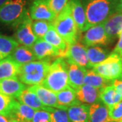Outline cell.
Segmentation results:
<instances>
[{
	"mask_svg": "<svg viewBox=\"0 0 122 122\" xmlns=\"http://www.w3.org/2000/svg\"><path fill=\"white\" fill-rule=\"evenodd\" d=\"M119 0H81L86 17V30L102 24L117 12Z\"/></svg>",
	"mask_w": 122,
	"mask_h": 122,
	"instance_id": "6da1fadb",
	"label": "cell"
},
{
	"mask_svg": "<svg viewBox=\"0 0 122 122\" xmlns=\"http://www.w3.org/2000/svg\"><path fill=\"white\" fill-rule=\"evenodd\" d=\"M41 85L55 93L69 86L68 63L65 58L58 57L51 63Z\"/></svg>",
	"mask_w": 122,
	"mask_h": 122,
	"instance_id": "7a4b0ae2",
	"label": "cell"
},
{
	"mask_svg": "<svg viewBox=\"0 0 122 122\" xmlns=\"http://www.w3.org/2000/svg\"><path fill=\"white\" fill-rule=\"evenodd\" d=\"M52 25L68 45L74 44L78 41L79 30L72 16L69 1L56 16L52 22Z\"/></svg>",
	"mask_w": 122,
	"mask_h": 122,
	"instance_id": "3957f363",
	"label": "cell"
},
{
	"mask_svg": "<svg viewBox=\"0 0 122 122\" xmlns=\"http://www.w3.org/2000/svg\"><path fill=\"white\" fill-rule=\"evenodd\" d=\"M51 63L50 58H47L21 65L18 78L22 83L29 86L41 85Z\"/></svg>",
	"mask_w": 122,
	"mask_h": 122,
	"instance_id": "277c9868",
	"label": "cell"
},
{
	"mask_svg": "<svg viewBox=\"0 0 122 122\" xmlns=\"http://www.w3.org/2000/svg\"><path fill=\"white\" fill-rule=\"evenodd\" d=\"M28 0H8L0 7V22L17 26L29 14Z\"/></svg>",
	"mask_w": 122,
	"mask_h": 122,
	"instance_id": "5b68a950",
	"label": "cell"
},
{
	"mask_svg": "<svg viewBox=\"0 0 122 122\" xmlns=\"http://www.w3.org/2000/svg\"><path fill=\"white\" fill-rule=\"evenodd\" d=\"M96 73L105 78L113 81L119 79L122 72V61L116 53L110 54L105 61L92 68Z\"/></svg>",
	"mask_w": 122,
	"mask_h": 122,
	"instance_id": "8992f818",
	"label": "cell"
},
{
	"mask_svg": "<svg viewBox=\"0 0 122 122\" xmlns=\"http://www.w3.org/2000/svg\"><path fill=\"white\" fill-rule=\"evenodd\" d=\"M68 63H75L86 69H90L87 58V47L78 41L69 45L64 56Z\"/></svg>",
	"mask_w": 122,
	"mask_h": 122,
	"instance_id": "52a82bcc",
	"label": "cell"
},
{
	"mask_svg": "<svg viewBox=\"0 0 122 122\" xmlns=\"http://www.w3.org/2000/svg\"><path fill=\"white\" fill-rule=\"evenodd\" d=\"M32 19L29 14L16 26L15 37L19 44L31 48L37 38L32 30Z\"/></svg>",
	"mask_w": 122,
	"mask_h": 122,
	"instance_id": "ba28073f",
	"label": "cell"
},
{
	"mask_svg": "<svg viewBox=\"0 0 122 122\" xmlns=\"http://www.w3.org/2000/svg\"><path fill=\"white\" fill-rule=\"evenodd\" d=\"M82 43L87 48L109 44L110 41L105 33L103 23L91 26L86 30L82 37Z\"/></svg>",
	"mask_w": 122,
	"mask_h": 122,
	"instance_id": "9c48e42d",
	"label": "cell"
},
{
	"mask_svg": "<svg viewBox=\"0 0 122 122\" xmlns=\"http://www.w3.org/2000/svg\"><path fill=\"white\" fill-rule=\"evenodd\" d=\"M29 12L32 20H45L52 22L56 16L50 8L46 0H33Z\"/></svg>",
	"mask_w": 122,
	"mask_h": 122,
	"instance_id": "30bf717a",
	"label": "cell"
},
{
	"mask_svg": "<svg viewBox=\"0 0 122 122\" xmlns=\"http://www.w3.org/2000/svg\"><path fill=\"white\" fill-rule=\"evenodd\" d=\"M30 49L34 54L36 59L40 61L50 57H61V52L44 39H37Z\"/></svg>",
	"mask_w": 122,
	"mask_h": 122,
	"instance_id": "8fae6325",
	"label": "cell"
},
{
	"mask_svg": "<svg viewBox=\"0 0 122 122\" xmlns=\"http://www.w3.org/2000/svg\"><path fill=\"white\" fill-rule=\"evenodd\" d=\"M25 88V84L22 83L18 77L6 79L0 81V93L14 99H16Z\"/></svg>",
	"mask_w": 122,
	"mask_h": 122,
	"instance_id": "7c38bea8",
	"label": "cell"
},
{
	"mask_svg": "<svg viewBox=\"0 0 122 122\" xmlns=\"http://www.w3.org/2000/svg\"><path fill=\"white\" fill-rule=\"evenodd\" d=\"M103 25L110 43L113 41L122 30V13L113 14L103 23Z\"/></svg>",
	"mask_w": 122,
	"mask_h": 122,
	"instance_id": "4fadbf2b",
	"label": "cell"
},
{
	"mask_svg": "<svg viewBox=\"0 0 122 122\" xmlns=\"http://www.w3.org/2000/svg\"><path fill=\"white\" fill-rule=\"evenodd\" d=\"M102 88H96L84 84L75 90L77 99L86 105H92L100 100V93Z\"/></svg>",
	"mask_w": 122,
	"mask_h": 122,
	"instance_id": "5bb4252c",
	"label": "cell"
},
{
	"mask_svg": "<svg viewBox=\"0 0 122 122\" xmlns=\"http://www.w3.org/2000/svg\"><path fill=\"white\" fill-rule=\"evenodd\" d=\"M35 111L14 99L10 119H14L20 122H31Z\"/></svg>",
	"mask_w": 122,
	"mask_h": 122,
	"instance_id": "9a60e30c",
	"label": "cell"
},
{
	"mask_svg": "<svg viewBox=\"0 0 122 122\" xmlns=\"http://www.w3.org/2000/svg\"><path fill=\"white\" fill-rule=\"evenodd\" d=\"M87 70L75 63H68V78L70 87L76 90L84 85L83 80Z\"/></svg>",
	"mask_w": 122,
	"mask_h": 122,
	"instance_id": "2e32d148",
	"label": "cell"
},
{
	"mask_svg": "<svg viewBox=\"0 0 122 122\" xmlns=\"http://www.w3.org/2000/svg\"><path fill=\"white\" fill-rule=\"evenodd\" d=\"M71 14L79 32L86 30V17L81 0H69Z\"/></svg>",
	"mask_w": 122,
	"mask_h": 122,
	"instance_id": "e0dca14e",
	"label": "cell"
},
{
	"mask_svg": "<svg viewBox=\"0 0 122 122\" xmlns=\"http://www.w3.org/2000/svg\"><path fill=\"white\" fill-rule=\"evenodd\" d=\"M39 97V100L45 107L58 108L56 94L55 92L48 90L41 85H35L29 87Z\"/></svg>",
	"mask_w": 122,
	"mask_h": 122,
	"instance_id": "ac0fdd59",
	"label": "cell"
},
{
	"mask_svg": "<svg viewBox=\"0 0 122 122\" xmlns=\"http://www.w3.org/2000/svg\"><path fill=\"white\" fill-rule=\"evenodd\" d=\"M20 65L16 63L10 56L0 61V81L6 79L18 77Z\"/></svg>",
	"mask_w": 122,
	"mask_h": 122,
	"instance_id": "d6986e66",
	"label": "cell"
},
{
	"mask_svg": "<svg viewBox=\"0 0 122 122\" xmlns=\"http://www.w3.org/2000/svg\"><path fill=\"white\" fill-rule=\"evenodd\" d=\"M89 122H113L109 118V108L102 102L98 101L90 106Z\"/></svg>",
	"mask_w": 122,
	"mask_h": 122,
	"instance_id": "ffe728a7",
	"label": "cell"
},
{
	"mask_svg": "<svg viewBox=\"0 0 122 122\" xmlns=\"http://www.w3.org/2000/svg\"><path fill=\"white\" fill-rule=\"evenodd\" d=\"M58 109H65L73 105L81 104L77 99L75 90L69 86L65 89L56 93Z\"/></svg>",
	"mask_w": 122,
	"mask_h": 122,
	"instance_id": "44dd1931",
	"label": "cell"
},
{
	"mask_svg": "<svg viewBox=\"0 0 122 122\" xmlns=\"http://www.w3.org/2000/svg\"><path fill=\"white\" fill-rule=\"evenodd\" d=\"M18 101L22 104L27 105L35 110H45L48 111V108L45 107L39 100V97L33 90H31L29 87H26L20 94L18 96Z\"/></svg>",
	"mask_w": 122,
	"mask_h": 122,
	"instance_id": "7402d4cb",
	"label": "cell"
},
{
	"mask_svg": "<svg viewBox=\"0 0 122 122\" xmlns=\"http://www.w3.org/2000/svg\"><path fill=\"white\" fill-rule=\"evenodd\" d=\"M43 39L50 45H52L54 48L58 50L61 52L62 58L64 56L67 50L69 45L66 44L65 41L57 33L52 24Z\"/></svg>",
	"mask_w": 122,
	"mask_h": 122,
	"instance_id": "603a6c76",
	"label": "cell"
},
{
	"mask_svg": "<svg viewBox=\"0 0 122 122\" xmlns=\"http://www.w3.org/2000/svg\"><path fill=\"white\" fill-rule=\"evenodd\" d=\"M90 105L79 104L69 107L66 111L71 122H89Z\"/></svg>",
	"mask_w": 122,
	"mask_h": 122,
	"instance_id": "cb8c5ba5",
	"label": "cell"
},
{
	"mask_svg": "<svg viewBox=\"0 0 122 122\" xmlns=\"http://www.w3.org/2000/svg\"><path fill=\"white\" fill-rule=\"evenodd\" d=\"M10 56L20 66L37 60L31 49L22 45L18 46Z\"/></svg>",
	"mask_w": 122,
	"mask_h": 122,
	"instance_id": "d4e9b609",
	"label": "cell"
},
{
	"mask_svg": "<svg viewBox=\"0 0 122 122\" xmlns=\"http://www.w3.org/2000/svg\"><path fill=\"white\" fill-rule=\"evenodd\" d=\"M83 83L86 85L96 88H105L111 86L113 84V81L102 77L93 70L88 69L85 75Z\"/></svg>",
	"mask_w": 122,
	"mask_h": 122,
	"instance_id": "484cf974",
	"label": "cell"
},
{
	"mask_svg": "<svg viewBox=\"0 0 122 122\" xmlns=\"http://www.w3.org/2000/svg\"><path fill=\"white\" fill-rule=\"evenodd\" d=\"M87 54L90 68L98 65L110 55L108 51L98 46L87 48Z\"/></svg>",
	"mask_w": 122,
	"mask_h": 122,
	"instance_id": "4316f807",
	"label": "cell"
},
{
	"mask_svg": "<svg viewBox=\"0 0 122 122\" xmlns=\"http://www.w3.org/2000/svg\"><path fill=\"white\" fill-rule=\"evenodd\" d=\"M100 100L106 106L110 107L122 101V96L118 93L113 85L102 88L100 93Z\"/></svg>",
	"mask_w": 122,
	"mask_h": 122,
	"instance_id": "83f0119b",
	"label": "cell"
},
{
	"mask_svg": "<svg viewBox=\"0 0 122 122\" xmlns=\"http://www.w3.org/2000/svg\"><path fill=\"white\" fill-rule=\"evenodd\" d=\"M18 46L16 39L0 34V56L2 58L10 56Z\"/></svg>",
	"mask_w": 122,
	"mask_h": 122,
	"instance_id": "f1b7e54d",
	"label": "cell"
},
{
	"mask_svg": "<svg viewBox=\"0 0 122 122\" xmlns=\"http://www.w3.org/2000/svg\"><path fill=\"white\" fill-rule=\"evenodd\" d=\"M52 22L45 20H34L32 22V30L37 39H43Z\"/></svg>",
	"mask_w": 122,
	"mask_h": 122,
	"instance_id": "f546056e",
	"label": "cell"
},
{
	"mask_svg": "<svg viewBox=\"0 0 122 122\" xmlns=\"http://www.w3.org/2000/svg\"><path fill=\"white\" fill-rule=\"evenodd\" d=\"M14 98L0 93V115L10 119Z\"/></svg>",
	"mask_w": 122,
	"mask_h": 122,
	"instance_id": "4dcf8cb0",
	"label": "cell"
},
{
	"mask_svg": "<svg viewBox=\"0 0 122 122\" xmlns=\"http://www.w3.org/2000/svg\"><path fill=\"white\" fill-rule=\"evenodd\" d=\"M48 111L50 114V122H71L65 109L49 107Z\"/></svg>",
	"mask_w": 122,
	"mask_h": 122,
	"instance_id": "1f68e13d",
	"label": "cell"
},
{
	"mask_svg": "<svg viewBox=\"0 0 122 122\" xmlns=\"http://www.w3.org/2000/svg\"><path fill=\"white\" fill-rule=\"evenodd\" d=\"M109 108V118L113 122H122V100Z\"/></svg>",
	"mask_w": 122,
	"mask_h": 122,
	"instance_id": "d6a6232c",
	"label": "cell"
},
{
	"mask_svg": "<svg viewBox=\"0 0 122 122\" xmlns=\"http://www.w3.org/2000/svg\"><path fill=\"white\" fill-rule=\"evenodd\" d=\"M48 6L56 15L61 12L68 4L69 0H46Z\"/></svg>",
	"mask_w": 122,
	"mask_h": 122,
	"instance_id": "836d02e7",
	"label": "cell"
},
{
	"mask_svg": "<svg viewBox=\"0 0 122 122\" xmlns=\"http://www.w3.org/2000/svg\"><path fill=\"white\" fill-rule=\"evenodd\" d=\"M31 122H50V112L45 110L35 111Z\"/></svg>",
	"mask_w": 122,
	"mask_h": 122,
	"instance_id": "e575fe53",
	"label": "cell"
},
{
	"mask_svg": "<svg viewBox=\"0 0 122 122\" xmlns=\"http://www.w3.org/2000/svg\"><path fill=\"white\" fill-rule=\"evenodd\" d=\"M122 52V30L119 35V40L116 46L115 47V49L113 51V52L116 53L119 55V54Z\"/></svg>",
	"mask_w": 122,
	"mask_h": 122,
	"instance_id": "d590c367",
	"label": "cell"
},
{
	"mask_svg": "<svg viewBox=\"0 0 122 122\" xmlns=\"http://www.w3.org/2000/svg\"><path fill=\"white\" fill-rule=\"evenodd\" d=\"M113 87L115 88L118 93L122 96V81L119 79H115L113 81Z\"/></svg>",
	"mask_w": 122,
	"mask_h": 122,
	"instance_id": "8d00e7d4",
	"label": "cell"
},
{
	"mask_svg": "<svg viewBox=\"0 0 122 122\" xmlns=\"http://www.w3.org/2000/svg\"><path fill=\"white\" fill-rule=\"evenodd\" d=\"M117 12L122 13V0L118 1L117 6Z\"/></svg>",
	"mask_w": 122,
	"mask_h": 122,
	"instance_id": "74e56055",
	"label": "cell"
},
{
	"mask_svg": "<svg viewBox=\"0 0 122 122\" xmlns=\"http://www.w3.org/2000/svg\"><path fill=\"white\" fill-rule=\"evenodd\" d=\"M9 119H10L9 118L0 115V122H8Z\"/></svg>",
	"mask_w": 122,
	"mask_h": 122,
	"instance_id": "f35d334b",
	"label": "cell"
},
{
	"mask_svg": "<svg viewBox=\"0 0 122 122\" xmlns=\"http://www.w3.org/2000/svg\"><path fill=\"white\" fill-rule=\"evenodd\" d=\"M8 122H20L18 121V120H16V119H10Z\"/></svg>",
	"mask_w": 122,
	"mask_h": 122,
	"instance_id": "ab89813d",
	"label": "cell"
},
{
	"mask_svg": "<svg viewBox=\"0 0 122 122\" xmlns=\"http://www.w3.org/2000/svg\"><path fill=\"white\" fill-rule=\"evenodd\" d=\"M6 1H8V0H0V7L4 4Z\"/></svg>",
	"mask_w": 122,
	"mask_h": 122,
	"instance_id": "60d3db41",
	"label": "cell"
},
{
	"mask_svg": "<svg viewBox=\"0 0 122 122\" xmlns=\"http://www.w3.org/2000/svg\"><path fill=\"white\" fill-rule=\"evenodd\" d=\"M119 79V80H122V74H121V75L119 76V79Z\"/></svg>",
	"mask_w": 122,
	"mask_h": 122,
	"instance_id": "b9f144b4",
	"label": "cell"
},
{
	"mask_svg": "<svg viewBox=\"0 0 122 122\" xmlns=\"http://www.w3.org/2000/svg\"><path fill=\"white\" fill-rule=\"evenodd\" d=\"M119 56H120V58H121V60L122 61V52L119 54Z\"/></svg>",
	"mask_w": 122,
	"mask_h": 122,
	"instance_id": "7bdbcfd3",
	"label": "cell"
},
{
	"mask_svg": "<svg viewBox=\"0 0 122 122\" xmlns=\"http://www.w3.org/2000/svg\"><path fill=\"white\" fill-rule=\"evenodd\" d=\"M2 59H3V58H2V57H1V56H0V61H1Z\"/></svg>",
	"mask_w": 122,
	"mask_h": 122,
	"instance_id": "ee69618b",
	"label": "cell"
},
{
	"mask_svg": "<svg viewBox=\"0 0 122 122\" xmlns=\"http://www.w3.org/2000/svg\"></svg>",
	"mask_w": 122,
	"mask_h": 122,
	"instance_id": "f6af8a7d",
	"label": "cell"
}]
</instances>
